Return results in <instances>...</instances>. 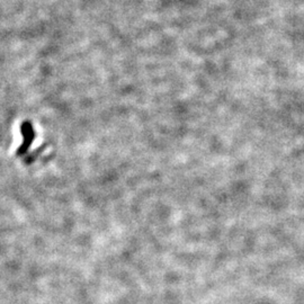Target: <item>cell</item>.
<instances>
[{
    "label": "cell",
    "instance_id": "1",
    "mask_svg": "<svg viewBox=\"0 0 304 304\" xmlns=\"http://www.w3.org/2000/svg\"><path fill=\"white\" fill-rule=\"evenodd\" d=\"M22 134L24 138V143L18 148V150H17L18 156H22V154L26 153L30 147V144H32V142L34 140L35 134H34L33 126L28 121H25L22 124Z\"/></svg>",
    "mask_w": 304,
    "mask_h": 304
}]
</instances>
